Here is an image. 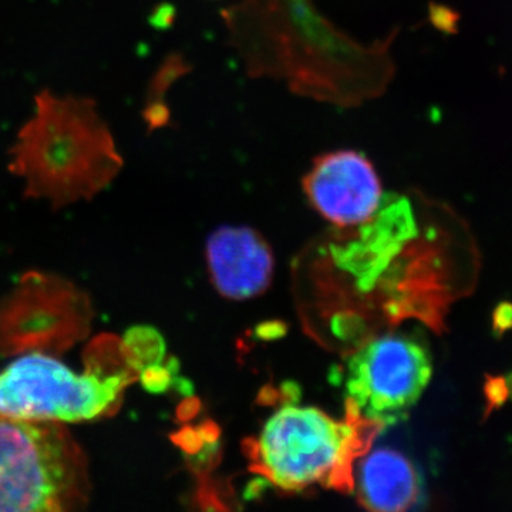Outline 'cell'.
Returning a JSON list of instances; mask_svg holds the SVG:
<instances>
[{
	"instance_id": "cell-1",
	"label": "cell",
	"mask_w": 512,
	"mask_h": 512,
	"mask_svg": "<svg viewBox=\"0 0 512 512\" xmlns=\"http://www.w3.org/2000/svg\"><path fill=\"white\" fill-rule=\"evenodd\" d=\"M123 167L114 138L83 97L36 96V111L12 150L10 171L26 180V195L66 205L90 200Z\"/></svg>"
},
{
	"instance_id": "cell-2",
	"label": "cell",
	"mask_w": 512,
	"mask_h": 512,
	"mask_svg": "<svg viewBox=\"0 0 512 512\" xmlns=\"http://www.w3.org/2000/svg\"><path fill=\"white\" fill-rule=\"evenodd\" d=\"M89 494L87 458L66 427L0 414V511L80 510Z\"/></svg>"
},
{
	"instance_id": "cell-3",
	"label": "cell",
	"mask_w": 512,
	"mask_h": 512,
	"mask_svg": "<svg viewBox=\"0 0 512 512\" xmlns=\"http://www.w3.org/2000/svg\"><path fill=\"white\" fill-rule=\"evenodd\" d=\"M362 443L350 421L311 406L286 404L262 427L254 460L262 476L285 491L335 485L352 478Z\"/></svg>"
},
{
	"instance_id": "cell-4",
	"label": "cell",
	"mask_w": 512,
	"mask_h": 512,
	"mask_svg": "<svg viewBox=\"0 0 512 512\" xmlns=\"http://www.w3.org/2000/svg\"><path fill=\"white\" fill-rule=\"evenodd\" d=\"M126 373L76 375L50 357L29 355L0 372V414L32 421L93 420L117 402Z\"/></svg>"
},
{
	"instance_id": "cell-5",
	"label": "cell",
	"mask_w": 512,
	"mask_h": 512,
	"mask_svg": "<svg viewBox=\"0 0 512 512\" xmlns=\"http://www.w3.org/2000/svg\"><path fill=\"white\" fill-rule=\"evenodd\" d=\"M433 375L429 350L399 333L377 336L349 357L346 397L357 421L393 426L409 416Z\"/></svg>"
},
{
	"instance_id": "cell-6",
	"label": "cell",
	"mask_w": 512,
	"mask_h": 512,
	"mask_svg": "<svg viewBox=\"0 0 512 512\" xmlns=\"http://www.w3.org/2000/svg\"><path fill=\"white\" fill-rule=\"evenodd\" d=\"M303 188L320 217L338 228L362 227L375 217L384 197L373 164L352 150L319 157Z\"/></svg>"
},
{
	"instance_id": "cell-7",
	"label": "cell",
	"mask_w": 512,
	"mask_h": 512,
	"mask_svg": "<svg viewBox=\"0 0 512 512\" xmlns=\"http://www.w3.org/2000/svg\"><path fill=\"white\" fill-rule=\"evenodd\" d=\"M205 254L212 284L225 298H255L269 288L274 278V255L255 229H217L208 238Z\"/></svg>"
},
{
	"instance_id": "cell-8",
	"label": "cell",
	"mask_w": 512,
	"mask_h": 512,
	"mask_svg": "<svg viewBox=\"0 0 512 512\" xmlns=\"http://www.w3.org/2000/svg\"><path fill=\"white\" fill-rule=\"evenodd\" d=\"M352 481L357 500L370 511L403 512L420 501L419 471L394 448L377 447L363 454Z\"/></svg>"
},
{
	"instance_id": "cell-9",
	"label": "cell",
	"mask_w": 512,
	"mask_h": 512,
	"mask_svg": "<svg viewBox=\"0 0 512 512\" xmlns=\"http://www.w3.org/2000/svg\"><path fill=\"white\" fill-rule=\"evenodd\" d=\"M484 396L485 402H487V406H485V419H487L491 413L501 409L510 399L507 379H504L503 376L485 377Z\"/></svg>"
},
{
	"instance_id": "cell-10",
	"label": "cell",
	"mask_w": 512,
	"mask_h": 512,
	"mask_svg": "<svg viewBox=\"0 0 512 512\" xmlns=\"http://www.w3.org/2000/svg\"><path fill=\"white\" fill-rule=\"evenodd\" d=\"M512 329V303L501 302L493 312V332L498 338Z\"/></svg>"
},
{
	"instance_id": "cell-11",
	"label": "cell",
	"mask_w": 512,
	"mask_h": 512,
	"mask_svg": "<svg viewBox=\"0 0 512 512\" xmlns=\"http://www.w3.org/2000/svg\"><path fill=\"white\" fill-rule=\"evenodd\" d=\"M508 390H510V399H512V373L507 377Z\"/></svg>"
}]
</instances>
